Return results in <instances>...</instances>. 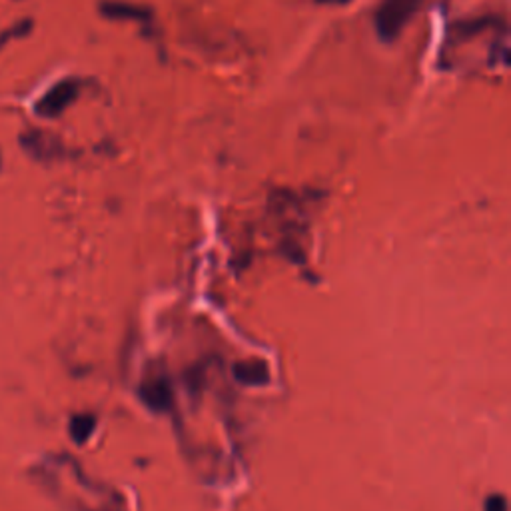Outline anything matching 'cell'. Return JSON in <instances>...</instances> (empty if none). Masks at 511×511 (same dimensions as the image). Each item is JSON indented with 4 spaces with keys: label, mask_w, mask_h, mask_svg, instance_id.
<instances>
[{
    "label": "cell",
    "mask_w": 511,
    "mask_h": 511,
    "mask_svg": "<svg viewBox=\"0 0 511 511\" xmlns=\"http://www.w3.org/2000/svg\"><path fill=\"white\" fill-rule=\"evenodd\" d=\"M421 0H384L376 12V30L386 43H392L402 35L405 24L418 12Z\"/></svg>",
    "instance_id": "obj_1"
},
{
    "label": "cell",
    "mask_w": 511,
    "mask_h": 511,
    "mask_svg": "<svg viewBox=\"0 0 511 511\" xmlns=\"http://www.w3.org/2000/svg\"><path fill=\"white\" fill-rule=\"evenodd\" d=\"M80 83L75 78H67L54 84L36 104V115L44 118H56L67 110L72 102L78 99Z\"/></svg>",
    "instance_id": "obj_2"
},
{
    "label": "cell",
    "mask_w": 511,
    "mask_h": 511,
    "mask_svg": "<svg viewBox=\"0 0 511 511\" xmlns=\"http://www.w3.org/2000/svg\"><path fill=\"white\" fill-rule=\"evenodd\" d=\"M20 142L22 148L38 160H54L62 154V144L59 138L46 134L43 130H27V132L22 134Z\"/></svg>",
    "instance_id": "obj_3"
},
{
    "label": "cell",
    "mask_w": 511,
    "mask_h": 511,
    "mask_svg": "<svg viewBox=\"0 0 511 511\" xmlns=\"http://www.w3.org/2000/svg\"><path fill=\"white\" fill-rule=\"evenodd\" d=\"M142 400L152 410H166L172 403V387L164 378H154L142 384Z\"/></svg>",
    "instance_id": "obj_4"
},
{
    "label": "cell",
    "mask_w": 511,
    "mask_h": 511,
    "mask_svg": "<svg viewBox=\"0 0 511 511\" xmlns=\"http://www.w3.org/2000/svg\"><path fill=\"white\" fill-rule=\"evenodd\" d=\"M234 374H236V378L242 384H248V386H262L267 382V379H270V371H267L266 362L256 360V358H250V360L236 363Z\"/></svg>",
    "instance_id": "obj_5"
},
{
    "label": "cell",
    "mask_w": 511,
    "mask_h": 511,
    "mask_svg": "<svg viewBox=\"0 0 511 511\" xmlns=\"http://www.w3.org/2000/svg\"><path fill=\"white\" fill-rule=\"evenodd\" d=\"M100 11L104 16L115 20H148L150 12L146 8L126 4V3H116V0H108L100 6Z\"/></svg>",
    "instance_id": "obj_6"
},
{
    "label": "cell",
    "mask_w": 511,
    "mask_h": 511,
    "mask_svg": "<svg viewBox=\"0 0 511 511\" xmlns=\"http://www.w3.org/2000/svg\"><path fill=\"white\" fill-rule=\"evenodd\" d=\"M94 426H96V419L92 416H88V413H80V416H75L70 421V434L72 437H75V442L84 443L94 432Z\"/></svg>",
    "instance_id": "obj_7"
},
{
    "label": "cell",
    "mask_w": 511,
    "mask_h": 511,
    "mask_svg": "<svg viewBox=\"0 0 511 511\" xmlns=\"http://www.w3.org/2000/svg\"><path fill=\"white\" fill-rule=\"evenodd\" d=\"M30 27H32V20H20V22H16L14 27L4 30V35L0 36V48H3V46L8 43V40L20 38V36H24V35H28Z\"/></svg>",
    "instance_id": "obj_8"
},
{
    "label": "cell",
    "mask_w": 511,
    "mask_h": 511,
    "mask_svg": "<svg viewBox=\"0 0 511 511\" xmlns=\"http://www.w3.org/2000/svg\"><path fill=\"white\" fill-rule=\"evenodd\" d=\"M485 511H507L506 498L491 496V498L488 499V504H485Z\"/></svg>",
    "instance_id": "obj_9"
},
{
    "label": "cell",
    "mask_w": 511,
    "mask_h": 511,
    "mask_svg": "<svg viewBox=\"0 0 511 511\" xmlns=\"http://www.w3.org/2000/svg\"><path fill=\"white\" fill-rule=\"evenodd\" d=\"M315 3H322V4H346V3H350V0H315Z\"/></svg>",
    "instance_id": "obj_10"
}]
</instances>
